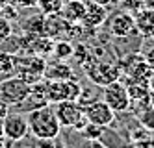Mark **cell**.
Returning <instances> with one entry per match:
<instances>
[{"instance_id":"obj_1","label":"cell","mask_w":154,"mask_h":148,"mask_svg":"<svg viewBox=\"0 0 154 148\" xmlns=\"http://www.w3.org/2000/svg\"><path fill=\"white\" fill-rule=\"evenodd\" d=\"M26 119H28L30 135L34 139H58L60 137L61 126H60L56 113H54V107H50V104L28 111Z\"/></svg>"},{"instance_id":"obj_2","label":"cell","mask_w":154,"mask_h":148,"mask_svg":"<svg viewBox=\"0 0 154 148\" xmlns=\"http://www.w3.org/2000/svg\"><path fill=\"white\" fill-rule=\"evenodd\" d=\"M45 69H47V59L35 54H28L23 58H17L15 65V76L20 78L28 85H34L45 78Z\"/></svg>"},{"instance_id":"obj_3","label":"cell","mask_w":154,"mask_h":148,"mask_svg":"<svg viewBox=\"0 0 154 148\" xmlns=\"http://www.w3.org/2000/svg\"><path fill=\"white\" fill-rule=\"evenodd\" d=\"M48 104H58L63 100H78L82 85L76 80H45Z\"/></svg>"},{"instance_id":"obj_4","label":"cell","mask_w":154,"mask_h":148,"mask_svg":"<svg viewBox=\"0 0 154 148\" xmlns=\"http://www.w3.org/2000/svg\"><path fill=\"white\" fill-rule=\"evenodd\" d=\"M85 72H87V78L98 87H106L109 83L117 82V80H121V74H123L119 63H115V61H97V59L91 61V65L85 69Z\"/></svg>"},{"instance_id":"obj_5","label":"cell","mask_w":154,"mask_h":148,"mask_svg":"<svg viewBox=\"0 0 154 148\" xmlns=\"http://www.w3.org/2000/svg\"><path fill=\"white\" fill-rule=\"evenodd\" d=\"M28 93H30V85L17 76L6 78V80L0 82V98H2L9 107L11 106L17 107L19 104H23L24 98L28 96Z\"/></svg>"},{"instance_id":"obj_6","label":"cell","mask_w":154,"mask_h":148,"mask_svg":"<svg viewBox=\"0 0 154 148\" xmlns=\"http://www.w3.org/2000/svg\"><path fill=\"white\" fill-rule=\"evenodd\" d=\"M102 100L115 113H125L130 109V95H128L126 85L121 80L102 87Z\"/></svg>"},{"instance_id":"obj_7","label":"cell","mask_w":154,"mask_h":148,"mask_svg":"<svg viewBox=\"0 0 154 148\" xmlns=\"http://www.w3.org/2000/svg\"><path fill=\"white\" fill-rule=\"evenodd\" d=\"M84 115L87 117V120H89V122L97 124V126L106 128V126H109V124H113L117 113L109 107L102 98H100V100L95 98V100L89 102L87 106H84Z\"/></svg>"},{"instance_id":"obj_8","label":"cell","mask_w":154,"mask_h":148,"mask_svg":"<svg viewBox=\"0 0 154 148\" xmlns=\"http://www.w3.org/2000/svg\"><path fill=\"white\" fill-rule=\"evenodd\" d=\"M54 113H56V119H58L61 128H71L72 130V126L84 115V109L76 100H63V102H58V104L54 106Z\"/></svg>"},{"instance_id":"obj_9","label":"cell","mask_w":154,"mask_h":148,"mask_svg":"<svg viewBox=\"0 0 154 148\" xmlns=\"http://www.w3.org/2000/svg\"><path fill=\"white\" fill-rule=\"evenodd\" d=\"M2 126H4V139L17 143V141H23L26 135L30 133L28 130V119L20 113H11L2 120Z\"/></svg>"},{"instance_id":"obj_10","label":"cell","mask_w":154,"mask_h":148,"mask_svg":"<svg viewBox=\"0 0 154 148\" xmlns=\"http://www.w3.org/2000/svg\"><path fill=\"white\" fill-rule=\"evenodd\" d=\"M109 33L113 37H119V39L136 33L134 15L126 13V11H117L115 15H112L109 17Z\"/></svg>"},{"instance_id":"obj_11","label":"cell","mask_w":154,"mask_h":148,"mask_svg":"<svg viewBox=\"0 0 154 148\" xmlns=\"http://www.w3.org/2000/svg\"><path fill=\"white\" fill-rule=\"evenodd\" d=\"M106 20H108V9L104 6H97L93 2H85V13H84L82 22H80L82 28L97 30V28H100Z\"/></svg>"},{"instance_id":"obj_12","label":"cell","mask_w":154,"mask_h":148,"mask_svg":"<svg viewBox=\"0 0 154 148\" xmlns=\"http://www.w3.org/2000/svg\"><path fill=\"white\" fill-rule=\"evenodd\" d=\"M45 80H76L72 67L63 59H54L47 63L45 69Z\"/></svg>"},{"instance_id":"obj_13","label":"cell","mask_w":154,"mask_h":148,"mask_svg":"<svg viewBox=\"0 0 154 148\" xmlns=\"http://www.w3.org/2000/svg\"><path fill=\"white\" fill-rule=\"evenodd\" d=\"M85 13V2L84 0H65V4L60 11V15L71 22V24H80Z\"/></svg>"},{"instance_id":"obj_14","label":"cell","mask_w":154,"mask_h":148,"mask_svg":"<svg viewBox=\"0 0 154 148\" xmlns=\"http://www.w3.org/2000/svg\"><path fill=\"white\" fill-rule=\"evenodd\" d=\"M136 33L141 37L150 39L154 35V9H141L137 15H134Z\"/></svg>"},{"instance_id":"obj_15","label":"cell","mask_w":154,"mask_h":148,"mask_svg":"<svg viewBox=\"0 0 154 148\" xmlns=\"http://www.w3.org/2000/svg\"><path fill=\"white\" fill-rule=\"evenodd\" d=\"M23 33H28V35H45V15L43 13H37L35 15H30L24 24H23Z\"/></svg>"},{"instance_id":"obj_16","label":"cell","mask_w":154,"mask_h":148,"mask_svg":"<svg viewBox=\"0 0 154 148\" xmlns=\"http://www.w3.org/2000/svg\"><path fill=\"white\" fill-rule=\"evenodd\" d=\"M63 4H65V0H37L35 9L45 17L47 15H58L63 8Z\"/></svg>"},{"instance_id":"obj_17","label":"cell","mask_w":154,"mask_h":148,"mask_svg":"<svg viewBox=\"0 0 154 148\" xmlns=\"http://www.w3.org/2000/svg\"><path fill=\"white\" fill-rule=\"evenodd\" d=\"M72 52H74V44L71 43V41H65V39H60V41H56L54 43V50H52V56L56 59H69L71 56H72Z\"/></svg>"},{"instance_id":"obj_18","label":"cell","mask_w":154,"mask_h":148,"mask_svg":"<svg viewBox=\"0 0 154 148\" xmlns=\"http://www.w3.org/2000/svg\"><path fill=\"white\" fill-rule=\"evenodd\" d=\"M137 120H139V124H141L143 130L154 131V107L149 106V107H145L143 111H139L137 113Z\"/></svg>"},{"instance_id":"obj_19","label":"cell","mask_w":154,"mask_h":148,"mask_svg":"<svg viewBox=\"0 0 154 148\" xmlns=\"http://www.w3.org/2000/svg\"><path fill=\"white\" fill-rule=\"evenodd\" d=\"M119 8L121 11H126L130 15H137L141 9H145L143 8V0H121Z\"/></svg>"},{"instance_id":"obj_20","label":"cell","mask_w":154,"mask_h":148,"mask_svg":"<svg viewBox=\"0 0 154 148\" xmlns=\"http://www.w3.org/2000/svg\"><path fill=\"white\" fill-rule=\"evenodd\" d=\"M82 135L85 139H100L104 135V128L97 126V124H93V122H87L84 126V130H82Z\"/></svg>"},{"instance_id":"obj_21","label":"cell","mask_w":154,"mask_h":148,"mask_svg":"<svg viewBox=\"0 0 154 148\" xmlns=\"http://www.w3.org/2000/svg\"><path fill=\"white\" fill-rule=\"evenodd\" d=\"M0 17L8 19L9 22L15 20V19H19V8H17V4L15 2H9V4L2 6V8H0Z\"/></svg>"},{"instance_id":"obj_22","label":"cell","mask_w":154,"mask_h":148,"mask_svg":"<svg viewBox=\"0 0 154 148\" xmlns=\"http://www.w3.org/2000/svg\"><path fill=\"white\" fill-rule=\"evenodd\" d=\"M11 35H13V24L8 19L0 17V43L6 41V39H9Z\"/></svg>"},{"instance_id":"obj_23","label":"cell","mask_w":154,"mask_h":148,"mask_svg":"<svg viewBox=\"0 0 154 148\" xmlns=\"http://www.w3.org/2000/svg\"><path fill=\"white\" fill-rule=\"evenodd\" d=\"M130 148H154V139H150V137H145V139L134 141V143L130 144Z\"/></svg>"},{"instance_id":"obj_24","label":"cell","mask_w":154,"mask_h":148,"mask_svg":"<svg viewBox=\"0 0 154 148\" xmlns=\"http://www.w3.org/2000/svg\"><path fill=\"white\" fill-rule=\"evenodd\" d=\"M80 148H106V144L100 139H84Z\"/></svg>"},{"instance_id":"obj_25","label":"cell","mask_w":154,"mask_h":148,"mask_svg":"<svg viewBox=\"0 0 154 148\" xmlns=\"http://www.w3.org/2000/svg\"><path fill=\"white\" fill-rule=\"evenodd\" d=\"M37 141V148H60L56 139H35Z\"/></svg>"},{"instance_id":"obj_26","label":"cell","mask_w":154,"mask_h":148,"mask_svg":"<svg viewBox=\"0 0 154 148\" xmlns=\"http://www.w3.org/2000/svg\"><path fill=\"white\" fill-rule=\"evenodd\" d=\"M13 2L17 4V8H35L37 4V0H13Z\"/></svg>"},{"instance_id":"obj_27","label":"cell","mask_w":154,"mask_h":148,"mask_svg":"<svg viewBox=\"0 0 154 148\" xmlns=\"http://www.w3.org/2000/svg\"><path fill=\"white\" fill-rule=\"evenodd\" d=\"M145 61H147V65L152 69V72H154V47L152 48H149L147 52H145Z\"/></svg>"},{"instance_id":"obj_28","label":"cell","mask_w":154,"mask_h":148,"mask_svg":"<svg viewBox=\"0 0 154 148\" xmlns=\"http://www.w3.org/2000/svg\"><path fill=\"white\" fill-rule=\"evenodd\" d=\"M8 115H9V106L6 104L2 98H0V120H4Z\"/></svg>"},{"instance_id":"obj_29","label":"cell","mask_w":154,"mask_h":148,"mask_svg":"<svg viewBox=\"0 0 154 148\" xmlns=\"http://www.w3.org/2000/svg\"><path fill=\"white\" fill-rule=\"evenodd\" d=\"M89 2H93V4H97V6H104V8H108L109 4L113 2V0H89Z\"/></svg>"},{"instance_id":"obj_30","label":"cell","mask_w":154,"mask_h":148,"mask_svg":"<svg viewBox=\"0 0 154 148\" xmlns=\"http://www.w3.org/2000/svg\"><path fill=\"white\" fill-rule=\"evenodd\" d=\"M149 87H150V91H154V72H152V76L149 80Z\"/></svg>"},{"instance_id":"obj_31","label":"cell","mask_w":154,"mask_h":148,"mask_svg":"<svg viewBox=\"0 0 154 148\" xmlns=\"http://www.w3.org/2000/svg\"><path fill=\"white\" fill-rule=\"evenodd\" d=\"M4 139V126H2V120H0V141Z\"/></svg>"},{"instance_id":"obj_32","label":"cell","mask_w":154,"mask_h":148,"mask_svg":"<svg viewBox=\"0 0 154 148\" xmlns=\"http://www.w3.org/2000/svg\"><path fill=\"white\" fill-rule=\"evenodd\" d=\"M9 2H13V0H0V8L6 6V4H9Z\"/></svg>"},{"instance_id":"obj_33","label":"cell","mask_w":154,"mask_h":148,"mask_svg":"<svg viewBox=\"0 0 154 148\" xmlns=\"http://www.w3.org/2000/svg\"><path fill=\"white\" fill-rule=\"evenodd\" d=\"M150 106L154 107V91H150Z\"/></svg>"},{"instance_id":"obj_34","label":"cell","mask_w":154,"mask_h":148,"mask_svg":"<svg viewBox=\"0 0 154 148\" xmlns=\"http://www.w3.org/2000/svg\"><path fill=\"white\" fill-rule=\"evenodd\" d=\"M63 148H71V146H63Z\"/></svg>"},{"instance_id":"obj_35","label":"cell","mask_w":154,"mask_h":148,"mask_svg":"<svg viewBox=\"0 0 154 148\" xmlns=\"http://www.w3.org/2000/svg\"><path fill=\"white\" fill-rule=\"evenodd\" d=\"M150 39H152V41H154V35H152V37H150Z\"/></svg>"}]
</instances>
